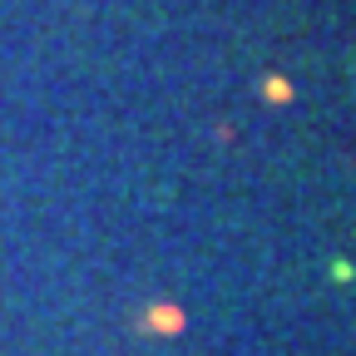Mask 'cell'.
<instances>
[{"mask_svg":"<svg viewBox=\"0 0 356 356\" xmlns=\"http://www.w3.org/2000/svg\"><path fill=\"white\" fill-rule=\"evenodd\" d=\"M262 99H267V104H292V84H287L282 74H267V79H262Z\"/></svg>","mask_w":356,"mask_h":356,"instance_id":"2","label":"cell"},{"mask_svg":"<svg viewBox=\"0 0 356 356\" xmlns=\"http://www.w3.org/2000/svg\"><path fill=\"white\" fill-rule=\"evenodd\" d=\"M139 327L154 332V337H178L188 327V317H184V307H178V302H154V307H144Z\"/></svg>","mask_w":356,"mask_h":356,"instance_id":"1","label":"cell"}]
</instances>
